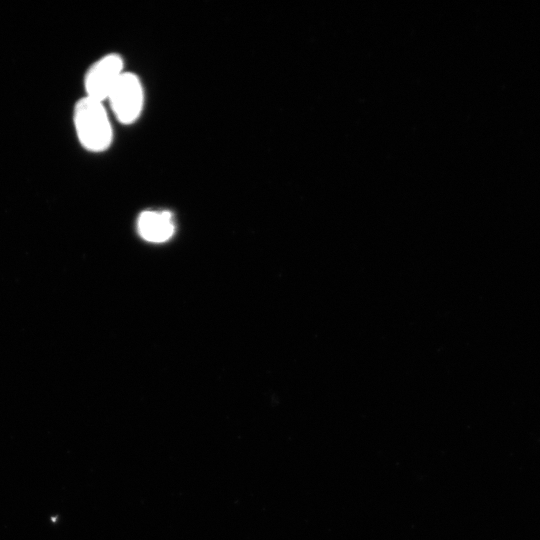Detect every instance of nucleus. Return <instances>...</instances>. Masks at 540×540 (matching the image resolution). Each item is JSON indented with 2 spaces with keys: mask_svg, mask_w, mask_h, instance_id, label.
I'll return each instance as SVG.
<instances>
[{
  "mask_svg": "<svg viewBox=\"0 0 540 540\" xmlns=\"http://www.w3.org/2000/svg\"><path fill=\"white\" fill-rule=\"evenodd\" d=\"M104 102L83 96L73 107V125L80 145L88 152L102 153L113 143V127Z\"/></svg>",
  "mask_w": 540,
  "mask_h": 540,
  "instance_id": "obj_1",
  "label": "nucleus"
},
{
  "mask_svg": "<svg viewBox=\"0 0 540 540\" xmlns=\"http://www.w3.org/2000/svg\"><path fill=\"white\" fill-rule=\"evenodd\" d=\"M106 102L116 120L132 125L140 118L145 104V92L141 79L133 72L125 71L110 92Z\"/></svg>",
  "mask_w": 540,
  "mask_h": 540,
  "instance_id": "obj_2",
  "label": "nucleus"
},
{
  "mask_svg": "<svg viewBox=\"0 0 540 540\" xmlns=\"http://www.w3.org/2000/svg\"><path fill=\"white\" fill-rule=\"evenodd\" d=\"M125 71L124 59L119 53L110 52L101 56L85 72V96L105 103Z\"/></svg>",
  "mask_w": 540,
  "mask_h": 540,
  "instance_id": "obj_3",
  "label": "nucleus"
},
{
  "mask_svg": "<svg viewBox=\"0 0 540 540\" xmlns=\"http://www.w3.org/2000/svg\"><path fill=\"white\" fill-rule=\"evenodd\" d=\"M138 234L146 241L162 243L175 232V221L168 210H144L137 218Z\"/></svg>",
  "mask_w": 540,
  "mask_h": 540,
  "instance_id": "obj_4",
  "label": "nucleus"
}]
</instances>
